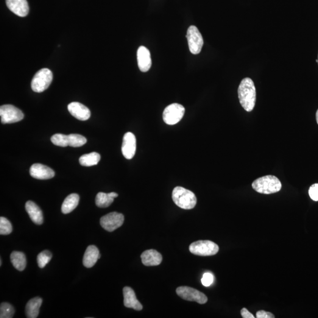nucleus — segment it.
I'll return each mask as SVG.
<instances>
[{
  "label": "nucleus",
  "instance_id": "obj_31",
  "mask_svg": "<svg viewBox=\"0 0 318 318\" xmlns=\"http://www.w3.org/2000/svg\"><path fill=\"white\" fill-rule=\"evenodd\" d=\"M309 196L314 201H318V184H314L309 190Z\"/></svg>",
  "mask_w": 318,
  "mask_h": 318
},
{
  "label": "nucleus",
  "instance_id": "obj_10",
  "mask_svg": "<svg viewBox=\"0 0 318 318\" xmlns=\"http://www.w3.org/2000/svg\"><path fill=\"white\" fill-rule=\"evenodd\" d=\"M124 220V214L114 212L103 216L100 219V225L106 230L113 231L122 227Z\"/></svg>",
  "mask_w": 318,
  "mask_h": 318
},
{
  "label": "nucleus",
  "instance_id": "obj_20",
  "mask_svg": "<svg viewBox=\"0 0 318 318\" xmlns=\"http://www.w3.org/2000/svg\"><path fill=\"white\" fill-rule=\"evenodd\" d=\"M41 298L35 297L30 300L26 306V314L28 318H36L38 317L41 306Z\"/></svg>",
  "mask_w": 318,
  "mask_h": 318
},
{
  "label": "nucleus",
  "instance_id": "obj_23",
  "mask_svg": "<svg viewBox=\"0 0 318 318\" xmlns=\"http://www.w3.org/2000/svg\"><path fill=\"white\" fill-rule=\"evenodd\" d=\"M101 159L99 153L92 152L84 155L79 159V163L83 166L89 167L96 165Z\"/></svg>",
  "mask_w": 318,
  "mask_h": 318
},
{
  "label": "nucleus",
  "instance_id": "obj_22",
  "mask_svg": "<svg viewBox=\"0 0 318 318\" xmlns=\"http://www.w3.org/2000/svg\"><path fill=\"white\" fill-rule=\"evenodd\" d=\"M10 259L14 267L19 271L26 268L27 261L24 253L15 251L11 254Z\"/></svg>",
  "mask_w": 318,
  "mask_h": 318
},
{
  "label": "nucleus",
  "instance_id": "obj_12",
  "mask_svg": "<svg viewBox=\"0 0 318 318\" xmlns=\"http://www.w3.org/2000/svg\"><path fill=\"white\" fill-rule=\"evenodd\" d=\"M30 174L33 177L40 180H47L55 176V173L51 168L43 164L35 163L30 167Z\"/></svg>",
  "mask_w": 318,
  "mask_h": 318
},
{
  "label": "nucleus",
  "instance_id": "obj_6",
  "mask_svg": "<svg viewBox=\"0 0 318 318\" xmlns=\"http://www.w3.org/2000/svg\"><path fill=\"white\" fill-rule=\"evenodd\" d=\"M185 108L182 105L174 103L167 106L163 113V119L166 124L174 125L177 124L183 118Z\"/></svg>",
  "mask_w": 318,
  "mask_h": 318
},
{
  "label": "nucleus",
  "instance_id": "obj_5",
  "mask_svg": "<svg viewBox=\"0 0 318 318\" xmlns=\"http://www.w3.org/2000/svg\"><path fill=\"white\" fill-rule=\"evenodd\" d=\"M219 247L211 241H198L192 243L189 250L194 255L202 256H213L219 252Z\"/></svg>",
  "mask_w": 318,
  "mask_h": 318
},
{
  "label": "nucleus",
  "instance_id": "obj_4",
  "mask_svg": "<svg viewBox=\"0 0 318 318\" xmlns=\"http://www.w3.org/2000/svg\"><path fill=\"white\" fill-rule=\"evenodd\" d=\"M53 73L49 69H42L35 75L32 81V88L36 93H41L48 88L53 80Z\"/></svg>",
  "mask_w": 318,
  "mask_h": 318
},
{
  "label": "nucleus",
  "instance_id": "obj_2",
  "mask_svg": "<svg viewBox=\"0 0 318 318\" xmlns=\"http://www.w3.org/2000/svg\"><path fill=\"white\" fill-rule=\"evenodd\" d=\"M252 188L259 194H269L281 191L282 184L275 176L267 175L259 177L252 183Z\"/></svg>",
  "mask_w": 318,
  "mask_h": 318
},
{
  "label": "nucleus",
  "instance_id": "obj_27",
  "mask_svg": "<svg viewBox=\"0 0 318 318\" xmlns=\"http://www.w3.org/2000/svg\"><path fill=\"white\" fill-rule=\"evenodd\" d=\"M51 141L55 146L67 147L69 146L68 136L63 134H55L51 138Z\"/></svg>",
  "mask_w": 318,
  "mask_h": 318
},
{
  "label": "nucleus",
  "instance_id": "obj_32",
  "mask_svg": "<svg viewBox=\"0 0 318 318\" xmlns=\"http://www.w3.org/2000/svg\"><path fill=\"white\" fill-rule=\"evenodd\" d=\"M257 318H275L274 315L269 312L265 311H259L256 313Z\"/></svg>",
  "mask_w": 318,
  "mask_h": 318
},
{
  "label": "nucleus",
  "instance_id": "obj_24",
  "mask_svg": "<svg viewBox=\"0 0 318 318\" xmlns=\"http://www.w3.org/2000/svg\"><path fill=\"white\" fill-rule=\"evenodd\" d=\"M114 198L109 194L99 192L96 197V204L99 208H106L111 205L113 202Z\"/></svg>",
  "mask_w": 318,
  "mask_h": 318
},
{
  "label": "nucleus",
  "instance_id": "obj_9",
  "mask_svg": "<svg viewBox=\"0 0 318 318\" xmlns=\"http://www.w3.org/2000/svg\"><path fill=\"white\" fill-rule=\"evenodd\" d=\"M177 294L182 299L194 301L200 304L208 302V298L203 293L188 286H180L177 289Z\"/></svg>",
  "mask_w": 318,
  "mask_h": 318
},
{
  "label": "nucleus",
  "instance_id": "obj_7",
  "mask_svg": "<svg viewBox=\"0 0 318 318\" xmlns=\"http://www.w3.org/2000/svg\"><path fill=\"white\" fill-rule=\"evenodd\" d=\"M0 116L2 124H10L18 122L24 119V114L18 108L13 105L1 106Z\"/></svg>",
  "mask_w": 318,
  "mask_h": 318
},
{
  "label": "nucleus",
  "instance_id": "obj_8",
  "mask_svg": "<svg viewBox=\"0 0 318 318\" xmlns=\"http://www.w3.org/2000/svg\"><path fill=\"white\" fill-rule=\"evenodd\" d=\"M186 37L188 38L190 52L193 54H199L203 46V39L197 28L194 26H190Z\"/></svg>",
  "mask_w": 318,
  "mask_h": 318
},
{
  "label": "nucleus",
  "instance_id": "obj_1",
  "mask_svg": "<svg viewBox=\"0 0 318 318\" xmlns=\"http://www.w3.org/2000/svg\"><path fill=\"white\" fill-rule=\"evenodd\" d=\"M238 97L242 107L247 112H250L255 106L256 91L253 80L245 78L242 80L238 88Z\"/></svg>",
  "mask_w": 318,
  "mask_h": 318
},
{
  "label": "nucleus",
  "instance_id": "obj_15",
  "mask_svg": "<svg viewBox=\"0 0 318 318\" xmlns=\"http://www.w3.org/2000/svg\"><path fill=\"white\" fill-rule=\"evenodd\" d=\"M139 69L142 72L149 71L152 66V60L150 53L146 47L141 46L137 53Z\"/></svg>",
  "mask_w": 318,
  "mask_h": 318
},
{
  "label": "nucleus",
  "instance_id": "obj_19",
  "mask_svg": "<svg viewBox=\"0 0 318 318\" xmlns=\"http://www.w3.org/2000/svg\"><path fill=\"white\" fill-rule=\"evenodd\" d=\"M26 210L32 221L36 225H40L43 223V214L40 208L32 201H28Z\"/></svg>",
  "mask_w": 318,
  "mask_h": 318
},
{
  "label": "nucleus",
  "instance_id": "obj_18",
  "mask_svg": "<svg viewBox=\"0 0 318 318\" xmlns=\"http://www.w3.org/2000/svg\"><path fill=\"white\" fill-rule=\"evenodd\" d=\"M100 258V254L98 248L94 245H90L88 247L84 255L83 265L88 268H90L96 264Z\"/></svg>",
  "mask_w": 318,
  "mask_h": 318
},
{
  "label": "nucleus",
  "instance_id": "obj_25",
  "mask_svg": "<svg viewBox=\"0 0 318 318\" xmlns=\"http://www.w3.org/2000/svg\"><path fill=\"white\" fill-rule=\"evenodd\" d=\"M68 138L69 146L71 147H81L87 142V139L85 137L77 134H71L68 135Z\"/></svg>",
  "mask_w": 318,
  "mask_h": 318
},
{
  "label": "nucleus",
  "instance_id": "obj_36",
  "mask_svg": "<svg viewBox=\"0 0 318 318\" xmlns=\"http://www.w3.org/2000/svg\"></svg>",
  "mask_w": 318,
  "mask_h": 318
},
{
  "label": "nucleus",
  "instance_id": "obj_29",
  "mask_svg": "<svg viewBox=\"0 0 318 318\" xmlns=\"http://www.w3.org/2000/svg\"><path fill=\"white\" fill-rule=\"evenodd\" d=\"M12 230V225L9 220L4 217H0V234L1 235H9Z\"/></svg>",
  "mask_w": 318,
  "mask_h": 318
},
{
  "label": "nucleus",
  "instance_id": "obj_28",
  "mask_svg": "<svg viewBox=\"0 0 318 318\" xmlns=\"http://www.w3.org/2000/svg\"><path fill=\"white\" fill-rule=\"evenodd\" d=\"M52 258V253L49 250H44L43 252L38 254L37 256V263L38 266L40 268L46 266V265L51 261Z\"/></svg>",
  "mask_w": 318,
  "mask_h": 318
},
{
  "label": "nucleus",
  "instance_id": "obj_33",
  "mask_svg": "<svg viewBox=\"0 0 318 318\" xmlns=\"http://www.w3.org/2000/svg\"><path fill=\"white\" fill-rule=\"evenodd\" d=\"M241 314L242 318H255L253 315L251 314L247 308H243L241 311Z\"/></svg>",
  "mask_w": 318,
  "mask_h": 318
},
{
  "label": "nucleus",
  "instance_id": "obj_16",
  "mask_svg": "<svg viewBox=\"0 0 318 318\" xmlns=\"http://www.w3.org/2000/svg\"><path fill=\"white\" fill-rule=\"evenodd\" d=\"M124 305L129 308H133L136 311H141L143 309V306L137 300L135 291L130 288L125 286L124 288Z\"/></svg>",
  "mask_w": 318,
  "mask_h": 318
},
{
  "label": "nucleus",
  "instance_id": "obj_26",
  "mask_svg": "<svg viewBox=\"0 0 318 318\" xmlns=\"http://www.w3.org/2000/svg\"><path fill=\"white\" fill-rule=\"evenodd\" d=\"M15 313V309L10 303L3 302L0 306V318H12Z\"/></svg>",
  "mask_w": 318,
  "mask_h": 318
},
{
  "label": "nucleus",
  "instance_id": "obj_21",
  "mask_svg": "<svg viewBox=\"0 0 318 318\" xmlns=\"http://www.w3.org/2000/svg\"><path fill=\"white\" fill-rule=\"evenodd\" d=\"M80 197L76 194H72L67 197L61 206V211L64 214H68L73 211L79 205Z\"/></svg>",
  "mask_w": 318,
  "mask_h": 318
},
{
  "label": "nucleus",
  "instance_id": "obj_3",
  "mask_svg": "<svg viewBox=\"0 0 318 318\" xmlns=\"http://www.w3.org/2000/svg\"><path fill=\"white\" fill-rule=\"evenodd\" d=\"M172 199L178 207L190 210L194 209L197 203V198L189 190L177 186L172 192Z\"/></svg>",
  "mask_w": 318,
  "mask_h": 318
},
{
  "label": "nucleus",
  "instance_id": "obj_13",
  "mask_svg": "<svg viewBox=\"0 0 318 318\" xmlns=\"http://www.w3.org/2000/svg\"><path fill=\"white\" fill-rule=\"evenodd\" d=\"M68 110L71 115L79 121H86L90 118V110L79 102H72L68 105Z\"/></svg>",
  "mask_w": 318,
  "mask_h": 318
},
{
  "label": "nucleus",
  "instance_id": "obj_35",
  "mask_svg": "<svg viewBox=\"0 0 318 318\" xmlns=\"http://www.w3.org/2000/svg\"><path fill=\"white\" fill-rule=\"evenodd\" d=\"M316 61H317V63H318V59L316 60Z\"/></svg>",
  "mask_w": 318,
  "mask_h": 318
},
{
  "label": "nucleus",
  "instance_id": "obj_11",
  "mask_svg": "<svg viewBox=\"0 0 318 318\" xmlns=\"http://www.w3.org/2000/svg\"><path fill=\"white\" fill-rule=\"evenodd\" d=\"M136 150V139L132 133L125 134L122 146V152L124 157L127 159H132L135 156Z\"/></svg>",
  "mask_w": 318,
  "mask_h": 318
},
{
  "label": "nucleus",
  "instance_id": "obj_14",
  "mask_svg": "<svg viewBox=\"0 0 318 318\" xmlns=\"http://www.w3.org/2000/svg\"><path fill=\"white\" fill-rule=\"evenodd\" d=\"M7 6L15 15L21 18L28 15L29 6L27 0H6Z\"/></svg>",
  "mask_w": 318,
  "mask_h": 318
},
{
  "label": "nucleus",
  "instance_id": "obj_17",
  "mask_svg": "<svg viewBox=\"0 0 318 318\" xmlns=\"http://www.w3.org/2000/svg\"><path fill=\"white\" fill-rule=\"evenodd\" d=\"M141 259L142 263L145 266H153L160 265L163 258L162 256L158 251L150 249L142 253Z\"/></svg>",
  "mask_w": 318,
  "mask_h": 318
},
{
  "label": "nucleus",
  "instance_id": "obj_34",
  "mask_svg": "<svg viewBox=\"0 0 318 318\" xmlns=\"http://www.w3.org/2000/svg\"><path fill=\"white\" fill-rule=\"evenodd\" d=\"M316 119H317V124H318V110H317V113H316Z\"/></svg>",
  "mask_w": 318,
  "mask_h": 318
},
{
  "label": "nucleus",
  "instance_id": "obj_30",
  "mask_svg": "<svg viewBox=\"0 0 318 318\" xmlns=\"http://www.w3.org/2000/svg\"><path fill=\"white\" fill-rule=\"evenodd\" d=\"M214 281V277L213 274L211 273L206 272L203 274L202 280V283L203 286L209 287L213 283Z\"/></svg>",
  "mask_w": 318,
  "mask_h": 318
}]
</instances>
